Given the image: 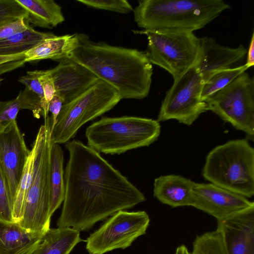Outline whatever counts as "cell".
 Returning <instances> with one entry per match:
<instances>
[{"label": "cell", "instance_id": "1", "mask_svg": "<svg viewBox=\"0 0 254 254\" xmlns=\"http://www.w3.org/2000/svg\"><path fill=\"white\" fill-rule=\"evenodd\" d=\"M65 147L69 158L58 227L86 232L97 222L145 201L144 195L98 152L77 140Z\"/></svg>", "mask_w": 254, "mask_h": 254}, {"label": "cell", "instance_id": "2", "mask_svg": "<svg viewBox=\"0 0 254 254\" xmlns=\"http://www.w3.org/2000/svg\"><path fill=\"white\" fill-rule=\"evenodd\" d=\"M67 58L114 88L122 99H142L149 93L153 70L146 52L93 42L78 34V44Z\"/></svg>", "mask_w": 254, "mask_h": 254}, {"label": "cell", "instance_id": "3", "mask_svg": "<svg viewBox=\"0 0 254 254\" xmlns=\"http://www.w3.org/2000/svg\"><path fill=\"white\" fill-rule=\"evenodd\" d=\"M231 6L222 0H140L134 21L145 30L203 28Z\"/></svg>", "mask_w": 254, "mask_h": 254}, {"label": "cell", "instance_id": "4", "mask_svg": "<svg viewBox=\"0 0 254 254\" xmlns=\"http://www.w3.org/2000/svg\"><path fill=\"white\" fill-rule=\"evenodd\" d=\"M203 177L247 198L254 194V149L246 139L216 146L207 154Z\"/></svg>", "mask_w": 254, "mask_h": 254}, {"label": "cell", "instance_id": "5", "mask_svg": "<svg viewBox=\"0 0 254 254\" xmlns=\"http://www.w3.org/2000/svg\"><path fill=\"white\" fill-rule=\"evenodd\" d=\"M157 120L137 117H104L89 126L85 136L88 146L106 154H120L148 146L160 135Z\"/></svg>", "mask_w": 254, "mask_h": 254}, {"label": "cell", "instance_id": "6", "mask_svg": "<svg viewBox=\"0 0 254 254\" xmlns=\"http://www.w3.org/2000/svg\"><path fill=\"white\" fill-rule=\"evenodd\" d=\"M51 146L48 120L40 127L32 145L35 152L33 176L18 223L30 231L46 233L50 228Z\"/></svg>", "mask_w": 254, "mask_h": 254}, {"label": "cell", "instance_id": "7", "mask_svg": "<svg viewBox=\"0 0 254 254\" xmlns=\"http://www.w3.org/2000/svg\"><path fill=\"white\" fill-rule=\"evenodd\" d=\"M117 91L100 79L80 96L63 105L50 131V142H68L84 124L113 108L121 100Z\"/></svg>", "mask_w": 254, "mask_h": 254}, {"label": "cell", "instance_id": "8", "mask_svg": "<svg viewBox=\"0 0 254 254\" xmlns=\"http://www.w3.org/2000/svg\"><path fill=\"white\" fill-rule=\"evenodd\" d=\"M145 35L146 51L152 64L164 69L174 80L195 65L200 48V38L193 32L178 29L133 30Z\"/></svg>", "mask_w": 254, "mask_h": 254}, {"label": "cell", "instance_id": "9", "mask_svg": "<svg viewBox=\"0 0 254 254\" xmlns=\"http://www.w3.org/2000/svg\"><path fill=\"white\" fill-rule=\"evenodd\" d=\"M204 102L209 110L235 128L254 136V80L246 71Z\"/></svg>", "mask_w": 254, "mask_h": 254}, {"label": "cell", "instance_id": "10", "mask_svg": "<svg viewBox=\"0 0 254 254\" xmlns=\"http://www.w3.org/2000/svg\"><path fill=\"white\" fill-rule=\"evenodd\" d=\"M150 218L144 211L120 210L91 233L86 242L89 254H104L116 249L125 250L144 235Z\"/></svg>", "mask_w": 254, "mask_h": 254}, {"label": "cell", "instance_id": "11", "mask_svg": "<svg viewBox=\"0 0 254 254\" xmlns=\"http://www.w3.org/2000/svg\"><path fill=\"white\" fill-rule=\"evenodd\" d=\"M203 84L195 65L174 80L162 102L157 121L176 120L191 125L202 113L207 111L206 103L200 99Z\"/></svg>", "mask_w": 254, "mask_h": 254}, {"label": "cell", "instance_id": "12", "mask_svg": "<svg viewBox=\"0 0 254 254\" xmlns=\"http://www.w3.org/2000/svg\"><path fill=\"white\" fill-rule=\"evenodd\" d=\"M191 206L220 221L254 208V203L213 184L195 183Z\"/></svg>", "mask_w": 254, "mask_h": 254}, {"label": "cell", "instance_id": "13", "mask_svg": "<svg viewBox=\"0 0 254 254\" xmlns=\"http://www.w3.org/2000/svg\"><path fill=\"white\" fill-rule=\"evenodd\" d=\"M30 152L16 121L0 133V165L13 199Z\"/></svg>", "mask_w": 254, "mask_h": 254}, {"label": "cell", "instance_id": "14", "mask_svg": "<svg viewBox=\"0 0 254 254\" xmlns=\"http://www.w3.org/2000/svg\"><path fill=\"white\" fill-rule=\"evenodd\" d=\"M55 67L49 69L57 94L64 105L72 101L100 79L86 67L66 58L59 61Z\"/></svg>", "mask_w": 254, "mask_h": 254}, {"label": "cell", "instance_id": "15", "mask_svg": "<svg viewBox=\"0 0 254 254\" xmlns=\"http://www.w3.org/2000/svg\"><path fill=\"white\" fill-rule=\"evenodd\" d=\"M247 53V49L242 44L237 48H231L205 36L200 38L199 51L194 65L204 83L216 72L235 67L234 65L242 61Z\"/></svg>", "mask_w": 254, "mask_h": 254}, {"label": "cell", "instance_id": "16", "mask_svg": "<svg viewBox=\"0 0 254 254\" xmlns=\"http://www.w3.org/2000/svg\"><path fill=\"white\" fill-rule=\"evenodd\" d=\"M227 254H254V208L217 221Z\"/></svg>", "mask_w": 254, "mask_h": 254}, {"label": "cell", "instance_id": "17", "mask_svg": "<svg viewBox=\"0 0 254 254\" xmlns=\"http://www.w3.org/2000/svg\"><path fill=\"white\" fill-rule=\"evenodd\" d=\"M194 184L178 175L161 176L154 180L153 194L161 203L172 207L191 206Z\"/></svg>", "mask_w": 254, "mask_h": 254}, {"label": "cell", "instance_id": "18", "mask_svg": "<svg viewBox=\"0 0 254 254\" xmlns=\"http://www.w3.org/2000/svg\"><path fill=\"white\" fill-rule=\"evenodd\" d=\"M45 234L28 231L16 223L0 222V254H33Z\"/></svg>", "mask_w": 254, "mask_h": 254}, {"label": "cell", "instance_id": "19", "mask_svg": "<svg viewBox=\"0 0 254 254\" xmlns=\"http://www.w3.org/2000/svg\"><path fill=\"white\" fill-rule=\"evenodd\" d=\"M78 44V33L57 36L38 43L24 53L25 62L51 59L60 61L68 57Z\"/></svg>", "mask_w": 254, "mask_h": 254}, {"label": "cell", "instance_id": "20", "mask_svg": "<svg viewBox=\"0 0 254 254\" xmlns=\"http://www.w3.org/2000/svg\"><path fill=\"white\" fill-rule=\"evenodd\" d=\"M26 10L25 19L32 28L52 29L64 21L62 7L53 0H16Z\"/></svg>", "mask_w": 254, "mask_h": 254}, {"label": "cell", "instance_id": "21", "mask_svg": "<svg viewBox=\"0 0 254 254\" xmlns=\"http://www.w3.org/2000/svg\"><path fill=\"white\" fill-rule=\"evenodd\" d=\"M79 233L72 228H50L33 254H69L77 244L83 241Z\"/></svg>", "mask_w": 254, "mask_h": 254}, {"label": "cell", "instance_id": "22", "mask_svg": "<svg viewBox=\"0 0 254 254\" xmlns=\"http://www.w3.org/2000/svg\"><path fill=\"white\" fill-rule=\"evenodd\" d=\"M64 152L60 145L59 144H52L50 151L51 216L60 206L64 198Z\"/></svg>", "mask_w": 254, "mask_h": 254}, {"label": "cell", "instance_id": "23", "mask_svg": "<svg viewBox=\"0 0 254 254\" xmlns=\"http://www.w3.org/2000/svg\"><path fill=\"white\" fill-rule=\"evenodd\" d=\"M37 102L36 95L27 87L20 91L15 98L0 101V133L16 121L20 110L26 109L32 111L35 108Z\"/></svg>", "mask_w": 254, "mask_h": 254}, {"label": "cell", "instance_id": "24", "mask_svg": "<svg viewBox=\"0 0 254 254\" xmlns=\"http://www.w3.org/2000/svg\"><path fill=\"white\" fill-rule=\"evenodd\" d=\"M49 32H39L32 27L0 41V56L24 54L42 41L55 36Z\"/></svg>", "mask_w": 254, "mask_h": 254}, {"label": "cell", "instance_id": "25", "mask_svg": "<svg viewBox=\"0 0 254 254\" xmlns=\"http://www.w3.org/2000/svg\"><path fill=\"white\" fill-rule=\"evenodd\" d=\"M35 152L32 147L24 165L20 182L13 199L12 217L15 223L21 220L27 194L34 172Z\"/></svg>", "mask_w": 254, "mask_h": 254}, {"label": "cell", "instance_id": "26", "mask_svg": "<svg viewBox=\"0 0 254 254\" xmlns=\"http://www.w3.org/2000/svg\"><path fill=\"white\" fill-rule=\"evenodd\" d=\"M249 67L245 64L219 71L213 74L203 85L200 99L204 101L211 95L223 88Z\"/></svg>", "mask_w": 254, "mask_h": 254}, {"label": "cell", "instance_id": "27", "mask_svg": "<svg viewBox=\"0 0 254 254\" xmlns=\"http://www.w3.org/2000/svg\"><path fill=\"white\" fill-rule=\"evenodd\" d=\"M191 254H227L220 232H208L197 235L192 244Z\"/></svg>", "mask_w": 254, "mask_h": 254}, {"label": "cell", "instance_id": "28", "mask_svg": "<svg viewBox=\"0 0 254 254\" xmlns=\"http://www.w3.org/2000/svg\"><path fill=\"white\" fill-rule=\"evenodd\" d=\"M13 204V199L0 165V222L7 224L15 223L12 217Z\"/></svg>", "mask_w": 254, "mask_h": 254}, {"label": "cell", "instance_id": "29", "mask_svg": "<svg viewBox=\"0 0 254 254\" xmlns=\"http://www.w3.org/2000/svg\"><path fill=\"white\" fill-rule=\"evenodd\" d=\"M88 7L95 9L127 14L133 10L130 4L126 0H77Z\"/></svg>", "mask_w": 254, "mask_h": 254}, {"label": "cell", "instance_id": "30", "mask_svg": "<svg viewBox=\"0 0 254 254\" xmlns=\"http://www.w3.org/2000/svg\"><path fill=\"white\" fill-rule=\"evenodd\" d=\"M25 9L16 0H0V25L19 18H25Z\"/></svg>", "mask_w": 254, "mask_h": 254}, {"label": "cell", "instance_id": "31", "mask_svg": "<svg viewBox=\"0 0 254 254\" xmlns=\"http://www.w3.org/2000/svg\"><path fill=\"white\" fill-rule=\"evenodd\" d=\"M18 81L24 84L25 87H28L39 97L43 111V117L44 121L47 120L49 118V110L45 105L43 90L38 78V70L27 71L26 75L19 78Z\"/></svg>", "mask_w": 254, "mask_h": 254}, {"label": "cell", "instance_id": "32", "mask_svg": "<svg viewBox=\"0 0 254 254\" xmlns=\"http://www.w3.org/2000/svg\"><path fill=\"white\" fill-rule=\"evenodd\" d=\"M31 26L25 18H19L0 25V41L26 30Z\"/></svg>", "mask_w": 254, "mask_h": 254}, {"label": "cell", "instance_id": "33", "mask_svg": "<svg viewBox=\"0 0 254 254\" xmlns=\"http://www.w3.org/2000/svg\"><path fill=\"white\" fill-rule=\"evenodd\" d=\"M38 78L42 85L45 105L49 110V104L56 94V89L49 70H38Z\"/></svg>", "mask_w": 254, "mask_h": 254}, {"label": "cell", "instance_id": "34", "mask_svg": "<svg viewBox=\"0 0 254 254\" xmlns=\"http://www.w3.org/2000/svg\"><path fill=\"white\" fill-rule=\"evenodd\" d=\"M25 59L24 54L0 56V75L23 66Z\"/></svg>", "mask_w": 254, "mask_h": 254}, {"label": "cell", "instance_id": "35", "mask_svg": "<svg viewBox=\"0 0 254 254\" xmlns=\"http://www.w3.org/2000/svg\"><path fill=\"white\" fill-rule=\"evenodd\" d=\"M63 105V100L56 93L50 101L49 107V112H50L52 114L49 120L50 131L53 129L56 124L57 117Z\"/></svg>", "mask_w": 254, "mask_h": 254}, {"label": "cell", "instance_id": "36", "mask_svg": "<svg viewBox=\"0 0 254 254\" xmlns=\"http://www.w3.org/2000/svg\"><path fill=\"white\" fill-rule=\"evenodd\" d=\"M249 68L254 64V33L252 35L249 49L247 51V62L245 64Z\"/></svg>", "mask_w": 254, "mask_h": 254}, {"label": "cell", "instance_id": "37", "mask_svg": "<svg viewBox=\"0 0 254 254\" xmlns=\"http://www.w3.org/2000/svg\"><path fill=\"white\" fill-rule=\"evenodd\" d=\"M175 254H191V253L185 245H182L177 247Z\"/></svg>", "mask_w": 254, "mask_h": 254}, {"label": "cell", "instance_id": "38", "mask_svg": "<svg viewBox=\"0 0 254 254\" xmlns=\"http://www.w3.org/2000/svg\"><path fill=\"white\" fill-rule=\"evenodd\" d=\"M2 80V79L0 77V82H1V81Z\"/></svg>", "mask_w": 254, "mask_h": 254}]
</instances>
